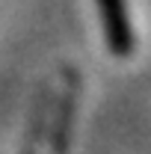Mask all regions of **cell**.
<instances>
[{
  "label": "cell",
  "instance_id": "6da1fadb",
  "mask_svg": "<svg viewBox=\"0 0 151 154\" xmlns=\"http://www.w3.org/2000/svg\"><path fill=\"white\" fill-rule=\"evenodd\" d=\"M101 24H104V36L107 45L116 57H131L133 54V27L128 15V3L125 0H95Z\"/></svg>",
  "mask_w": 151,
  "mask_h": 154
}]
</instances>
